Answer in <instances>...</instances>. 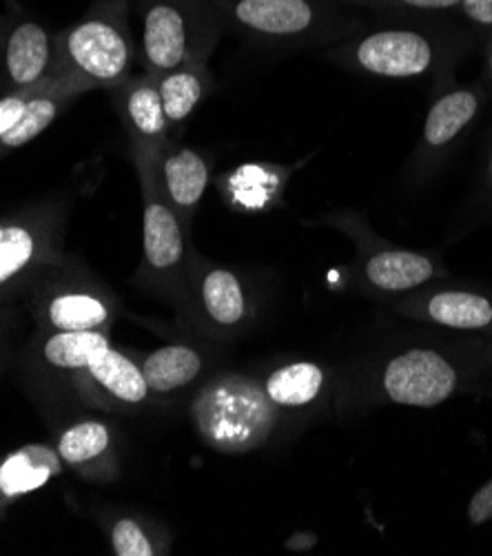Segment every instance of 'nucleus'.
Instances as JSON below:
<instances>
[{
  "label": "nucleus",
  "mask_w": 492,
  "mask_h": 556,
  "mask_svg": "<svg viewBox=\"0 0 492 556\" xmlns=\"http://www.w3.org/2000/svg\"><path fill=\"white\" fill-rule=\"evenodd\" d=\"M8 21H10V14H5V16H0V31H3V27L8 25Z\"/></svg>",
  "instance_id": "2f4dec72"
},
{
  "label": "nucleus",
  "mask_w": 492,
  "mask_h": 556,
  "mask_svg": "<svg viewBox=\"0 0 492 556\" xmlns=\"http://www.w3.org/2000/svg\"><path fill=\"white\" fill-rule=\"evenodd\" d=\"M29 91H16V93L0 96V140H3L21 123L27 100H29Z\"/></svg>",
  "instance_id": "bb28decb"
},
{
  "label": "nucleus",
  "mask_w": 492,
  "mask_h": 556,
  "mask_svg": "<svg viewBox=\"0 0 492 556\" xmlns=\"http://www.w3.org/2000/svg\"><path fill=\"white\" fill-rule=\"evenodd\" d=\"M459 362L434 346H411L395 353L375 375V397L395 406L434 408L462 388Z\"/></svg>",
  "instance_id": "423d86ee"
},
{
  "label": "nucleus",
  "mask_w": 492,
  "mask_h": 556,
  "mask_svg": "<svg viewBox=\"0 0 492 556\" xmlns=\"http://www.w3.org/2000/svg\"><path fill=\"white\" fill-rule=\"evenodd\" d=\"M459 5L462 0H357L355 3V8L398 16H437L455 12Z\"/></svg>",
  "instance_id": "393cba45"
},
{
  "label": "nucleus",
  "mask_w": 492,
  "mask_h": 556,
  "mask_svg": "<svg viewBox=\"0 0 492 556\" xmlns=\"http://www.w3.org/2000/svg\"><path fill=\"white\" fill-rule=\"evenodd\" d=\"M112 446V432L102 421H80L70 426L59 439V455L70 466H85L102 457Z\"/></svg>",
  "instance_id": "b1692460"
},
{
  "label": "nucleus",
  "mask_w": 492,
  "mask_h": 556,
  "mask_svg": "<svg viewBox=\"0 0 492 556\" xmlns=\"http://www.w3.org/2000/svg\"><path fill=\"white\" fill-rule=\"evenodd\" d=\"M80 372H85L102 393L129 406L144 404L151 395L142 368L114 346L98 351Z\"/></svg>",
  "instance_id": "a211bd4d"
},
{
  "label": "nucleus",
  "mask_w": 492,
  "mask_h": 556,
  "mask_svg": "<svg viewBox=\"0 0 492 556\" xmlns=\"http://www.w3.org/2000/svg\"><path fill=\"white\" fill-rule=\"evenodd\" d=\"M198 300L209 324L217 328H236L249 315V298L240 275L227 266H200Z\"/></svg>",
  "instance_id": "f3484780"
},
{
  "label": "nucleus",
  "mask_w": 492,
  "mask_h": 556,
  "mask_svg": "<svg viewBox=\"0 0 492 556\" xmlns=\"http://www.w3.org/2000/svg\"><path fill=\"white\" fill-rule=\"evenodd\" d=\"M344 3H351V5H355V3H357V0H344Z\"/></svg>",
  "instance_id": "72a5a7b5"
},
{
  "label": "nucleus",
  "mask_w": 492,
  "mask_h": 556,
  "mask_svg": "<svg viewBox=\"0 0 492 556\" xmlns=\"http://www.w3.org/2000/svg\"><path fill=\"white\" fill-rule=\"evenodd\" d=\"M462 21L475 31H492V0H462Z\"/></svg>",
  "instance_id": "cd10ccee"
},
{
  "label": "nucleus",
  "mask_w": 492,
  "mask_h": 556,
  "mask_svg": "<svg viewBox=\"0 0 492 556\" xmlns=\"http://www.w3.org/2000/svg\"><path fill=\"white\" fill-rule=\"evenodd\" d=\"M0 515H3V496H0Z\"/></svg>",
  "instance_id": "473e14b6"
},
{
  "label": "nucleus",
  "mask_w": 492,
  "mask_h": 556,
  "mask_svg": "<svg viewBox=\"0 0 492 556\" xmlns=\"http://www.w3.org/2000/svg\"><path fill=\"white\" fill-rule=\"evenodd\" d=\"M195 432L209 448L225 455H244L268 441L282 419L262 381L229 372L211 379L191 404Z\"/></svg>",
  "instance_id": "20e7f679"
},
{
  "label": "nucleus",
  "mask_w": 492,
  "mask_h": 556,
  "mask_svg": "<svg viewBox=\"0 0 492 556\" xmlns=\"http://www.w3.org/2000/svg\"><path fill=\"white\" fill-rule=\"evenodd\" d=\"M227 29L266 47H333L375 21L344 0H211Z\"/></svg>",
  "instance_id": "f03ea898"
},
{
  "label": "nucleus",
  "mask_w": 492,
  "mask_h": 556,
  "mask_svg": "<svg viewBox=\"0 0 492 556\" xmlns=\"http://www.w3.org/2000/svg\"><path fill=\"white\" fill-rule=\"evenodd\" d=\"M485 74H488V83H490V89H492V34H490V40H488V55H485Z\"/></svg>",
  "instance_id": "c756f323"
},
{
  "label": "nucleus",
  "mask_w": 492,
  "mask_h": 556,
  "mask_svg": "<svg viewBox=\"0 0 492 556\" xmlns=\"http://www.w3.org/2000/svg\"><path fill=\"white\" fill-rule=\"evenodd\" d=\"M142 72L160 76L189 63L209 61L227 31L211 0H136Z\"/></svg>",
  "instance_id": "39448f33"
},
{
  "label": "nucleus",
  "mask_w": 492,
  "mask_h": 556,
  "mask_svg": "<svg viewBox=\"0 0 492 556\" xmlns=\"http://www.w3.org/2000/svg\"><path fill=\"white\" fill-rule=\"evenodd\" d=\"M138 47L129 23V0H93L89 12L56 34L51 83L76 93L116 89L134 76Z\"/></svg>",
  "instance_id": "7ed1b4c3"
},
{
  "label": "nucleus",
  "mask_w": 492,
  "mask_h": 556,
  "mask_svg": "<svg viewBox=\"0 0 492 556\" xmlns=\"http://www.w3.org/2000/svg\"><path fill=\"white\" fill-rule=\"evenodd\" d=\"M153 160L155 180L185 231L189 233L198 206L211 185L209 160L189 147L169 142Z\"/></svg>",
  "instance_id": "f8f14e48"
},
{
  "label": "nucleus",
  "mask_w": 492,
  "mask_h": 556,
  "mask_svg": "<svg viewBox=\"0 0 492 556\" xmlns=\"http://www.w3.org/2000/svg\"><path fill=\"white\" fill-rule=\"evenodd\" d=\"M53 63L56 34L36 18L10 16L0 31V96L49 85Z\"/></svg>",
  "instance_id": "9d476101"
},
{
  "label": "nucleus",
  "mask_w": 492,
  "mask_h": 556,
  "mask_svg": "<svg viewBox=\"0 0 492 556\" xmlns=\"http://www.w3.org/2000/svg\"><path fill=\"white\" fill-rule=\"evenodd\" d=\"M333 225L355 238L362 251V275L375 291L408 293L446 275L444 266L434 257L381 242L373 231H368L359 215H338L333 217Z\"/></svg>",
  "instance_id": "6e6552de"
},
{
  "label": "nucleus",
  "mask_w": 492,
  "mask_h": 556,
  "mask_svg": "<svg viewBox=\"0 0 492 556\" xmlns=\"http://www.w3.org/2000/svg\"><path fill=\"white\" fill-rule=\"evenodd\" d=\"M462 38L437 18L406 16L404 23L379 25L377 21L357 36L326 49L338 65L389 80H413L451 74Z\"/></svg>",
  "instance_id": "f257e3e1"
},
{
  "label": "nucleus",
  "mask_w": 492,
  "mask_h": 556,
  "mask_svg": "<svg viewBox=\"0 0 492 556\" xmlns=\"http://www.w3.org/2000/svg\"><path fill=\"white\" fill-rule=\"evenodd\" d=\"M109 306L91 293H61L47 302V324L56 332L100 330L109 324Z\"/></svg>",
  "instance_id": "4be33fe9"
},
{
  "label": "nucleus",
  "mask_w": 492,
  "mask_h": 556,
  "mask_svg": "<svg viewBox=\"0 0 492 556\" xmlns=\"http://www.w3.org/2000/svg\"><path fill=\"white\" fill-rule=\"evenodd\" d=\"M63 457L49 443H25L18 451L0 459V496L16 502L63 472Z\"/></svg>",
  "instance_id": "2eb2a0df"
},
{
  "label": "nucleus",
  "mask_w": 492,
  "mask_h": 556,
  "mask_svg": "<svg viewBox=\"0 0 492 556\" xmlns=\"http://www.w3.org/2000/svg\"><path fill=\"white\" fill-rule=\"evenodd\" d=\"M155 83L169 127H180L198 109L213 85L206 61L189 63L174 72L160 74L155 76Z\"/></svg>",
  "instance_id": "6ab92c4d"
},
{
  "label": "nucleus",
  "mask_w": 492,
  "mask_h": 556,
  "mask_svg": "<svg viewBox=\"0 0 492 556\" xmlns=\"http://www.w3.org/2000/svg\"><path fill=\"white\" fill-rule=\"evenodd\" d=\"M400 311L417 321L451 330H483L492 326V300L464 289H434L400 302Z\"/></svg>",
  "instance_id": "4468645a"
},
{
  "label": "nucleus",
  "mask_w": 492,
  "mask_h": 556,
  "mask_svg": "<svg viewBox=\"0 0 492 556\" xmlns=\"http://www.w3.org/2000/svg\"><path fill=\"white\" fill-rule=\"evenodd\" d=\"M140 368L151 393L169 395L191 386L202 375L204 359L193 346L169 344L149 353Z\"/></svg>",
  "instance_id": "aec40b11"
},
{
  "label": "nucleus",
  "mask_w": 492,
  "mask_h": 556,
  "mask_svg": "<svg viewBox=\"0 0 492 556\" xmlns=\"http://www.w3.org/2000/svg\"><path fill=\"white\" fill-rule=\"evenodd\" d=\"M118 93L121 114L131 138L134 153L155 157L169 140V123L164 116L155 76L142 72L127 78L114 89Z\"/></svg>",
  "instance_id": "ddd939ff"
},
{
  "label": "nucleus",
  "mask_w": 492,
  "mask_h": 556,
  "mask_svg": "<svg viewBox=\"0 0 492 556\" xmlns=\"http://www.w3.org/2000/svg\"><path fill=\"white\" fill-rule=\"evenodd\" d=\"M289 174L285 166L249 162L225 176L220 189L236 211L260 213L280 202Z\"/></svg>",
  "instance_id": "dca6fc26"
},
{
  "label": "nucleus",
  "mask_w": 492,
  "mask_h": 556,
  "mask_svg": "<svg viewBox=\"0 0 492 556\" xmlns=\"http://www.w3.org/2000/svg\"><path fill=\"white\" fill-rule=\"evenodd\" d=\"M490 519H492V479L472 494L468 504V521L472 526H481Z\"/></svg>",
  "instance_id": "c85d7f7f"
},
{
  "label": "nucleus",
  "mask_w": 492,
  "mask_h": 556,
  "mask_svg": "<svg viewBox=\"0 0 492 556\" xmlns=\"http://www.w3.org/2000/svg\"><path fill=\"white\" fill-rule=\"evenodd\" d=\"M134 157L142 189L144 264L155 277L178 285L187 275V231L157 187L153 160L140 153H134Z\"/></svg>",
  "instance_id": "1a4fd4ad"
},
{
  "label": "nucleus",
  "mask_w": 492,
  "mask_h": 556,
  "mask_svg": "<svg viewBox=\"0 0 492 556\" xmlns=\"http://www.w3.org/2000/svg\"><path fill=\"white\" fill-rule=\"evenodd\" d=\"M112 547L118 556H153L157 547L136 519H118L112 530Z\"/></svg>",
  "instance_id": "a878e982"
},
{
  "label": "nucleus",
  "mask_w": 492,
  "mask_h": 556,
  "mask_svg": "<svg viewBox=\"0 0 492 556\" xmlns=\"http://www.w3.org/2000/svg\"><path fill=\"white\" fill-rule=\"evenodd\" d=\"M56 236L59 217L49 208L0 217V291L49 257Z\"/></svg>",
  "instance_id": "9b49d317"
},
{
  "label": "nucleus",
  "mask_w": 492,
  "mask_h": 556,
  "mask_svg": "<svg viewBox=\"0 0 492 556\" xmlns=\"http://www.w3.org/2000/svg\"><path fill=\"white\" fill-rule=\"evenodd\" d=\"M266 397L280 410L313 406L326 388V372L313 362H293L273 370L264 381Z\"/></svg>",
  "instance_id": "412c9836"
},
{
  "label": "nucleus",
  "mask_w": 492,
  "mask_h": 556,
  "mask_svg": "<svg viewBox=\"0 0 492 556\" xmlns=\"http://www.w3.org/2000/svg\"><path fill=\"white\" fill-rule=\"evenodd\" d=\"M112 346L102 330H80V332H53L42 346L47 364L61 370L80 372L87 362L102 349Z\"/></svg>",
  "instance_id": "5701e85b"
},
{
  "label": "nucleus",
  "mask_w": 492,
  "mask_h": 556,
  "mask_svg": "<svg viewBox=\"0 0 492 556\" xmlns=\"http://www.w3.org/2000/svg\"><path fill=\"white\" fill-rule=\"evenodd\" d=\"M485 182H488V187L492 189V151H490L488 162H485Z\"/></svg>",
  "instance_id": "7c9ffc66"
},
{
  "label": "nucleus",
  "mask_w": 492,
  "mask_h": 556,
  "mask_svg": "<svg viewBox=\"0 0 492 556\" xmlns=\"http://www.w3.org/2000/svg\"><path fill=\"white\" fill-rule=\"evenodd\" d=\"M483 93L479 87L451 85V76L434 80V98L424 121L421 136L408 160L406 178L424 182L440 169L444 157L479 116Z\"/></svg>",
  "instance_id": "0eeeda50"
}]
</instances>
